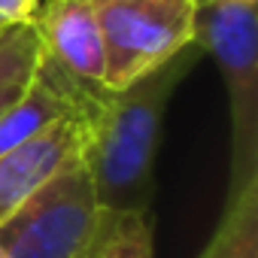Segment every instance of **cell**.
<instances>
[{
    "label": "cell",
    "instance_id": "6da1fadb",
    "mask_svg": "<svg viewBox=\"0 0 258 258\" xmlns=\"http://www.w3.org/2000/svg\"><path fill=\"white\" fill-rule=\"evenodd\" d=\"M198 55L201 46L191 43L127 88L103 91L97 97L91 115L85 118L82 146V164L88 170L97 210L149 213L164 109Z\"/></svg>",
    "mask_w": 258,
    "mask_h": 258
},
{
    "label": "cell",
    "instance_id": "7a4b0ae2",
    "mask_svg": "<svg viewBox=\"0 0 258 258\" xmlns=\"http://www.w3.org/2000/svg\"><path fill=\"white\" fill-rule=\"evenodd\" d=\"M195 43L222 70L231 106V185L258 176V16L246 0H204L195 13Z\"/></svg>",
    "mask_w": 258,
    "mask_h": 258
},
{
    "label": "cell",
    "instance_id": "3957f363",
    "mask_svg": "<svg viewBox=\"0 0 258 258\" xmlns=\"http://www.w3.org/2000/svg\"><path fill=\"white\" fill-rule=\"evenodd\" d=\"M103 40V88L121 91L195 43L198 0H91Z\"/></svg>",
    "mask_w": 258,
    "mask_h": 258
},
{
    "label": "cell",
    "instance_id": "277c9868",
    "mask_svg": "<svg viewBox=\"0 0 258 258\" xmlns=\"http://www.w3.org/2000/svg\"><path fill=\"white\" fill-rule=\"evenodd\" d=\"M97 216L82 158L34 191L4 225V258H73Z\"/></svg>",
    "mask_w": 258,
    "mask_h": 258
},
{
    "label": "cell",
    "instance_id": "5b68a950",
    "mask_svg": "<svg viewBox=\"0 0 258 258\" xmlns=\"http://www.w3.org/2000/svg\"><path fill=\"white\" fill-rule=\"evenodd\" d=\"M40 58L88 91L103 88V40L91 0H46L31 19Z\"/></svg>",
    "mask_w": 258,
    "mask_h": 258
},
{
    "label": "cell",
    "instance_id": "8992f818",
    "mask_svg": "<svg viewBox=\"0 0 258 258\" xmlns=\"http://www.w3.org/2000/svg\"><path fill=\"white\" fill-rule=\"evenodd\" d=\"M85 115L73 112L49 124L43 134L22 143L19 149L0 155V225H4L34 191L52 176L82 158Z\"/></svg>",
    "mask_w": 258,
    "mask_h": 258
},
{
    "label": "cell",
    "instance_id": "52a82bcc",
    "mask_svg": "<svg viewBox=\"0 0 258 258\" xmlns=\"http://www.w3.org/2000/svg\"><path fill=\"white\" fill-rule=\"evenodd\" d=\"M73 258H155L149 213L97 210L94 225Z\"/></svg>",
    "mask_w": 258,
    "mask_h": 258
},
{
    "label": "cell",
    "instance_id": "ba28073f",
    "mask_svg": "<svg viewBox=\"0 0 258 258\" xmlns=\"http://www.w3.org/2000/svg\"><path fill=\"white\" fill-rule=\"evenodd\" d=\"M198 258H258V176L228 191L225 213Z\"/></svg>",
    "mask_w": 258,
    "mask_h": 258
},
{
    "label": "cell",
    "instance_id": "9c48e42d",
    "mask_svg": "<svg viewBox=\"0 0 258 258\" xmlns=\"http://www.w3.org/2000/svg\"><path fill=\"white\" fill-rule=\"evenodd\" d=\"M40 61V40L34 25H10L0 34V79L34 73Z\"/></svg>",
    "mask_w": 258,
    "mask_h": 258
},
{
    "label": "cell",
    "instance_id": "30bf717a",
    "mask_svg": "<svg viewBox=\"0 0 258 258\" xmlns=\"http://www.w3.org/2000/svg\"><path fill=\"white\" fill-rule=\"evenodd\" d=\"M43 0H0V19L7 25H31Z\"/></svg>",
    "mask_w": 258,
    "mask_h": 258
},
{
    "label": "cell",
    "instance_id": "8fae6325",
    "mask_svg": "<svg viewBox=\"0 0 258 258\" xmlns=\"http://www.w3.org/2000/svg\"><path fill=\"white\" fill-rule=\"evenodd\" d=\"M31 76L34 73H25V76H10V79H0V115H4L22 94H25V88H28V82H31Z\"/></svg>",
    "mask_w": 258,
    "mask_h": 258
},
{
    "label": "cell",
    "instance_id": "7c38bea8",
    "mask_svg": "<svg viewBox=\"0 0 258 258\" xmlns=\"http://www.w3.org/2000/svg\"><path fill=\"white\" fill-rule=\"evenodd\" d=\"M7 28H10V25H7V22H4V19H0V34H4V31H7Z\"/></svg>",
    "mask_w": 258,
    "mask_h": 258
},
{
    "label": "cell",
    "instance_id": "4fadbf2b",
    "mask_svg": "<svg viewBox=\"0 0 258 258\" xmlns=\"http://www.w3.org/2000/svg\"><path fill=\"white\" fill-rule=\"evenodd\" d=\"M0 258H4V246H0Z\"/></svg>",
    "mask_w": 258,
    "mask_h": 258
},
{
    "label": "cell",
    "instance_id": "5bb4252c",
    "mask_svg": "<svg viewBox=\"0 0 258 258\" xmlns=\"http://www.w3.org/2000/svg\"><path fill=\"white\" fill-rule=\"evenodd\" d=\"M246 4H255V0H246Z\"/></svg>",
    "mask_w": 258,
    "mask_h": 258
},
{
    "label": "cell",
    "instance_id": "9a60e30c",
    "mask_svg": "<svg viewBox=\"0 0 258 258\" xmlns=\"http://www.w3.org/2000/svg\"><path fill=\"white\" fill-rule=\"evenodd\" d=\"M198 4H204V0H198Z\"/></svg>",
    "mask_w": 258,
    "mask_h": 258
}]
</instances>
